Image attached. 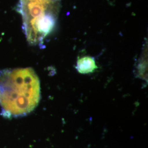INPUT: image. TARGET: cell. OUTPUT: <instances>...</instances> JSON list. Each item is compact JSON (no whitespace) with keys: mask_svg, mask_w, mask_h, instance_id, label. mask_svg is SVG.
I'll return each instance as SVG.
<instances>
[{"mask_svg":"<svg viewBox=\"0 0 148 148\" xmlns=\"http://www.w3.org/2000/svg\"><path fill=\"white\" fill-rule=\"evenodd\" d=\"M41 98L40 82L31 68L0 71V105L5 116L27 115Z\"/></svg>","mask_w":148,"mask_h":148,"instance_id":"obj_1","label":"cell"},{"mask_svg":"<svg viewBox=\"0 0 148 148\" xmlns=\"http://www.w3.org/2000/svg\"><path fill=\"white\" fill-rule=\"evenodd\" d=\"M19 12L27 41L31 45L42 43L56 26L60 10L57 0H19Z\"/></svg>","mask_w":148,"mask_h":148,"instance_id":"obj_2","label":"cell"},{"mask_svg":"<svg viewBox=\"0 0 148 148\" xmlns=\"http://www.w3.org/2000/svg\"><path fill=\"white\" fill-rule=\"evenodd\" d=\"M97 68L95 59L90 56H84L78 59L76 66L78 72L82 74L92 73Z\"/></svg>","mask_w":148,"mask_h":148,"instance_id":"obj_3","label":"cell"},{"mask_svg":"<svg viewBox=\"0 0 148 148\" xmlns=\"http://www.w3.org/2000/svg\"><path fill=\"white\" fill-rule=\"evenodd\" d=\"M57 1H60V0H57Z\"/></svg>","mask_w":148,"mask_h":148,"instance_id":"obj_4","label":"cell"}]
</instances>
